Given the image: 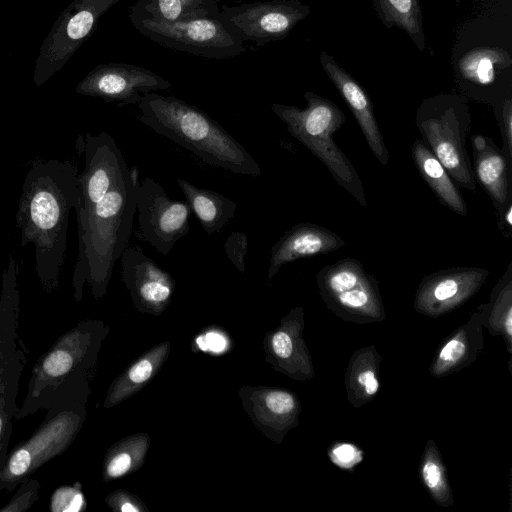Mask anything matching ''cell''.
I'll return each instance as SVG.
<instances>
[{
  "label": "cell",
  "mask_w": 512,
  "mask_h": 512,
  "mask_svg": "<svg viewBox=\"0 0 512 512\" xmlns=\"http://www.w3.org/2000/svg\"><path fill=\"white\" fill-rule=\"evenodd\" d=\"M77 166L70 160L33 159L26 171L16 211L20 245L35 249V272L43 290L59 287L66 261L70 211L78 192Z\"/></svg>",
  "instance_id": "6da1fadb"
},
{
  "label": "cell",
  "mask_w": 512,
  "mask_h": 512,
  "mask_svg": "<svg viewBox=\"0 0 512 512\" xmlns=\"http://www.w3.org/2000/svg\"><path fill=\"white\" fill-rule=\"evenodd\" d=\"M140 183L137 167L129 169L126 164L104 197L77 222L78 255L72 276L77 302L86 282L95 297L105 292L114 264L128 246Z\"/></svg>",
  "instance_id": "7a4b0ae2"
},
{
  "label": "cell",
  "mask_w": 512,
  "mask_h": 512,
  "mask_svg": "<svg viewBox=\"0 0 512 512\" xmlns=\"http://www.w3.org/2000/svg\"><path fill=\"white\" fill-rule=\"evenodd\" d=\"M137 105L144 125L205 163L241 175H261V167L245 147L199 108L156 92L143 94Z\"/></svg>",
  "instance_id": "3957f363"
},
{
  "label": "cell",
  "mask_w": 512,
  "mask_h": 512,
  "mask_svg": "<svg viewBox=\"0 0 512 512\" xmlns=\"http://www.w3.org/2000/svg\"><path fill=\"white\" fill-rule=\"evenodd\" d=\"M84 398L83 374L59 391L33 434L8 452L0 470V492L13 491L42 465L68 449L85 416Z\"/></svg>",
  "instance_id": "277c9868"
},
{
  "label": "cell",
  "mask_w": 512,
  "mask_h": 512,
  "mask_svg": "<svg viewBox=\"0 0 512 512\" xmlns=\"http://www.w3.org/2000/svg\"><path fill=\"white\" fill-rule=\"evenodd\" d=\"M304 98L305 108L273 103L271 110L286 124L287 131L325 165L337 184L366 207L361 178L333 138L346 116L333 101L314 92H305Z\"/></svg>",
  "instance_id": "5b68a950"
},
{
  "label": "cell",
  "mask_w": 512,
  "mask_h": 512,
  "mask_svg": "<svg viewBox=\"0 0 512 512\" xmlns=\"http://www.w3.org/2000/svg\"><path fill=\"white\" fill-rule=\"evenodd\" d=\"M415 123L422 141L453 181L475 191L477 182L466 149V136L472 123L468 98L448 93L427 97L416 111Z\"/></svg>",
  "instance_id": "8992f818"
},
{
  "label": "cell",
  "mask_w": 512,
  "mask_h": 512,
  "mask_svg": "<svg viewBox=\"0 0 512 512\" xmlns=\"http://www.w3.org/2000/svg\"><path fill=\"white\" fill-rule=\"evenodd\" d=\"M19 265L13 253L2 273L0 292V470L9 452L12 419L18 406L19 381L27 362V349L18 334Z\"/></svg>",
  "instance_id": "52a82bcc"
},
{
  "label": "cell",
  "mask_w": 512,
  "mask_h": 512,
  "mask_svg": "<svg viewBox=\"0 0 512 512\" xmlns=\"http://www.w3.org/2000/svg\"><path fill=\"white\" fill-rule=\"evenodd\" d=\"M93 336L90 323L79 322L39 357L33 366L26 396L16 411V420L48 409L69 381L83 375Z\"/></svg>",
  "instance_id": "ba28073f"
},
{
  "label": "cell",
  "mask_w": 512,
  "mask_h": 512,
  "mask_svg": "<svg viewBox=\"0 0 512 512\" xmlns=\"http://www.w3.org/2000/svg\"><path fill=\"white\" fill-rule=\"evenodd\" d=\"M316 282L326 306L342 319L368 323L385 318L378 282L359 260L344 258L323 266Z\"/></svg>",
  "instance_id": "9c48e42d"
},
{
  "label": "cell",
  "mask_w": 512,
  "mask_h": 512,
  "mask_svg": "<svg viewBox=\"0 0 512 512\" xmlns=\"http://www.w3.org/2000/svg\"><path fill=\"white\" fill-rule=\"evenodd\" d=\"M130 21L145 37L176 51L209 59H230L246 51L244 41L232 33L219 16L172 23L151 18Z\"/></svg>",
  "instance_id": "30bf717a"
},
{
  "label": "cell",
  "mask_w": 512,
  "mask_h": 512,
  "mask_svg": "<svg viewBox=\"0 0 512 512\" xmlns=\"http://www.w3.org/2000/svg\"><path fill=\"white\" fill-rule=\"evenodd\" d=\"M121 0H73L40 46L32 81L42 86L59 72L94 33L100 18Z\"/></svg>",
  "instance_id": "8fae6325"
},
{
  "label": "cell",
  "mask_w": 512,
  "mask_h": 512,
  "mask_svg": "<svg viewBox=\"0 0 512 512\" xmlns=\"http://www.w3.org/2000/svg\"><path fill=\"white\" fill-rule=\"evenodd\" d=\"M310 13L311 7L300 0H266L221 5L219 19L244 42L261 47L285 39Z\"/></svg>",
  "instance_id": "7c38bea8"
},
{
  "label": "cell",
  "mask_w": 512,
  "mask_h": 512,
  "mask_svg": "<svg viewBox=\"0 0 512 512\" xmlns=\"http://www.w3.org/2000/svg\"><path fill=\"white\" fill-rule=\"evenodd\" d=\"M137 209L143 239L162 255H168L190 230L188 202L171 199L152 178L140 183Z\"/></svg>",
  "instance_id": "4fadbf2b"
},
{
  "label": "cell",
  "mask_w": 512,
  "mask_h": 512,
  "mask_svg": "<svg viewBox=\"0 0 512 512\" xmlns=\"http://www.w3.org/2000/svg\"><path fill=\"white\" fill-rule=\"evenodd\" d=\"M172 84L144 67L110 62L96 65L77 84L76 93L106 102L138 104L143 94L169 89Z\"/></svg>",
  "instance_id": "5bb4252c"
},
{
  "label": "cell",
  "mask_w": 512,
  "mask_h": 512,
  "mask_svg": "<svg viewBox=\"0 0 512 512\" xmlns=\"http://www.w3.org/2000/svg\"><path fill=\"white\" fill-rule=\"evenodd\" d=\"M458 64L457 79L467 96L487 103L493 109L512 97L511 86L504 80V67H510L511 57L503 48L474 47Z\"/></svg>",
  "instance_id": "9a60e30c"
},
{
  "label": "cell",
  "mask_w": 512,
  "mask_h": 512,
  "mask_svg": "<svg viewBox=\"0 0 512 512\" xmlns=\"http://www.w3.org/2000/svg\"><path fill=\"white\" fill-rule=\"evenodd\" d=\"M489 271L480 267H451L425 276L416 291L414 308L439 316L464 304L483 286Z\"/></svg>",
  "instance_id": "2e32d148"
},
{
  "label": "cell",
  "mask_w": 512,
  "mask_h": 512,
  "mask_svg": "<svg viewBox=\"0 0 512 512\" xmlns=\"http://www.w3.org/2000/svg\"><path fill=\"white\" fill-rule=\"evenodd\" d=\"M320 64L354 115L373 155L386 166L389 152L379 129L370 97L363 87L325 51L320 53Z\"/></svg>",
  "instance_id": "e0dca14e"
},
{
  "label": "cell",
  "mask_w": 512,
  "mask_h": 512,
  "mask_svg": "<svg viewBox=\"0 0 512 512\" xmlns=\"http://www.w3.org/2000/svg\"><path fill=\"white\" fill-rule=\"evenodd\" d=\"M345 245L336 233L315 223H298L284 232L271 248L268 277L295 260L334 252Z\"/></svg>",
  "instance_id": "ac0fdd59"
},
{
  "label": "cell",
  "mask_w": 512,
  "mask_h": 512,
  "mask_svg": "<svg viewBox=\"0 0 512 512\" xmlns=\"http://www.w3.org/2000/svg\"><path fill=\"white\" fill-rule=\"evenodd\" d=\"M473 173L476 182L490 197L499 217L512 204L507 159L493 139L483 135L472 137Z\"/></svg>",
  "instance_id": "d6986e66"
},
{
  "label": "cell",
  "mask_w": 512,
  "mask_h": 512,
  "mask_svg": "<svg viewBox=\"0 0 512 512\" xmlns=\"http://www.w3.org/2000/svg\"><path fill=\"white\" fill-rule=\"evenodd\" d=\"M125 282L138 296L150 304H161L169 299L173 288L172 277L138 245L127 246L120 256Z\"/></svg>",
  "instance_id": "ffe728a7"
},
{
  "label": "cell",
  "mask_w": 512,
  "mask_h": 512,
  "mask_svg": "<svg viewBox=\"0 0 512 512\" xmlns=\"http://www.w3.org/2000/svg\"><path fill=\"white\" fill-rule=\"evenodd\" d=\"M485 322V304L478 307L468 323L455 332L444 343L431 373L442 377L469 365L482 347V327Z\"/></svg>",
  "instance_id": "44dd1931"
},
{
  "label": "cell",
  "mask_w": 512,
  "mask_h": 512,
  "mask_svg": "<svg viewBox=\"0 0 512 512\" xmlns=\"http://www.w3.org/2000/svg\"><path fill=\"white\" fill-rule=\"evenodd\" d=\"M411 154L420 176L434 192L440 204L458 215L466 216V201L457 185L421 139L414 140Z\"/></svg>",
  "instance_id": "7402d4cb"
},
{
  "label": "cell",
  "mask_w": 512,
  "mask_h": 512,
  "mask_svg": "<svg viewBox=\"0 0 512 512\" xmlns=\"http://www.w3.org/2000/svg\"><path fill=\"white\" fill-rule=\"evenodd\" d=\"M191 211L208 235L222 230L236 214L237 204L226 196L207 188L196 187L182 178L176 179Z\"/></svg>",
  "instance_id": "603a6c76"
},
{
  "label": "cell",
  "mask_w": 512,
  "mask_h": 512,
  "mask_svg": "<svg viewBox=\"0 0 512 512\" xmlns=\"http://www.w3.org/2000/svg\"><path fill=\"white\" fill-rule=\"evenodd\" d=\"M220 0H137L129 11L130 20L151 18L162 22H180L219 16Z\"/></svg>",
  "instance_id": "cb8c5ba5"
},
{
  "label": "cell",
  "mask_w": 512,
  "mask_h": 512,
  "mask_svg": "<svg viewBox=\"0 0 512 512\" xmlns=\"http://www.w3.org/2000/svg\"><path fill=\"white\" fill-rule=\"evenodd\" d=\"M378 19L386 28L404 31L416 48L426 49L423 15L419 0H371Z\"/></svg>",
  "instance_id": "d4e9b609"
},
{
  "label": "cell",
  "mask_w": 512,
  "mask_h": 512,
  "mask_svg": "<svg viewBox=\"0 0 512 512\" xmlns=\"http://www.w3.org/2000/svg\"><path fill=\"white\" fill-rule=\"evenodd\" d=\"M374 352L368 349L357 351L351 358L346 374V386L350 402L355 406L364 404L377 394L379 381L376 375Z\"/></svg>",
  "instance_id": "484cf974"
},
{
  "label": "cell",
  "mask_w": 512,
  "mask_h": 512,
  "mask_svg": "<svg viewBox=\"0 0 512 512\" xmlns=\"http://www.w3.org/2000/svg\"><path fill=\"white\" fill-rule=\"evenodd\" d=\"M427 445L421 462V477L435 501L441 506L453 503L445 467L432 441Z\"/></svg>",
  "instance_id": "4316f807"
},
{
  "label": "cell",
  "mask_w": 512,
  "mask_h": 512,
  "mask_svg": "<svg viewBox=\"0 0 512 512\" xmlns=\"http://www.w3.org/2000/svg\"><path fill=\"white\" fill-rule=\"evenodd\" d=\"M80 482L57 487L50 498L51 512H79L85 509L86 501Z\"/></svg>",
  "instance_id": "83f0119b"
},
{
  "label": "cell",
  "mask_w": 512,
  "mask_h": 512,
  "mask_svg": "<svg viewBox=\"0 0 512 512\" xmlns=\"http://www.w3.org/2000/svg\"><path fill=\"white\" fill-rule=\"evenodd\" d=\"M40 482L37 479L28 477L17 487L16 493L2 507L0 512H24L29 510L39 499Z\"/></svg>",
  "instance_id": "f1b7e54d"
},
{
  "label": "cell",
  "mask_w": 512,
  "mask_h": 512,
  "mask_svg": "<svg viewBox=\"0 0 512 512\" xmlns=\"http://www.w3.org/2000/svg\"><path fill=\"white\" fill-rule=\"evenodd\" d=\"M503 141V153L508 165L512 167V97L506 98L496 109H494Z\"/></svg>",
  "instance_id": "f546056e"
},
{
  "label": "cell",
  "mask_w": 512,
  "mask_h": 512,
  "mask_svg": "<svg viewBox=\"0 0 512 512\" xmlns=\"http://www.w3.org/2000/svg\"><path fill=\"white\" fill-rule=\"evenodd\" d=\"M224 250L231 263L240 272L245 270V257L248 250L247 236L243 232H232L225 241Z\"/></svg>",
  "instance_id": "4dcf8cb0"
},
{
  "label": "cell",
  "mask_w": 512,
  "mask_h": 512,
  "mask_svg": "<svg viewBox=\"0 0 512 512\" xmlns=\"http://www.w3.org/2000/svg\"><path fill=\"white\" fill-rule=\"evenodd\" d=\"M266 406L276 414H287L294 409V398L287 392L273 391L266 397Z\"/></svg>",
  "instance_id": "1f68e13d"
},
{
  "label": "cell",
  "mask_w": 512,
  "mask_h": 512,
  "mask_svg": "<svg viewBox=\"0 0 512 512\" xmlns=\"http://www.w3.org/2000/svg\"><path fill=\"white\" fill-rule=\"evenodd\" d=\"M331 455L337 465L345 468L360 460L359 451L350 444L338 445L332 450Z\"/></svg>",
  "instance_id": "d6a6232c"
},
{
  "label": "cell",
  "mask_w": 512,
  "mask_h": 512,
  "mask_svg": "<svg viewBox=\"0 0 512 512\" xmlns=\"http://www.w3.org/2000/svg\"><path fill=\"white\" fill-rule=\"evenodd\" d=\"M131 466V458L126 453H120L110 459L106 466L108 477L115 478L125 474Z\"/></svg>",
  "instance_id": "836d02e7"
},
{
  "label": "cell",
  "mask_w": 512,
  "mask_h": 512,
  "mask_svg": "<svg viewBox=\"0 0 512 512\" xmlns=\"http://www.w3.org/2000/svg\"><path fill=\"white\" fill-rule=\"evenodd\" d=\"M273 350L280 358H288L293 351V343L286 333L277 332L272 339Z\"/></svg>",
  "instance_id": "e575fe53"
},
{
  "label": "cell",
  "mask_w": 512,
  "mask_h": 512,
  "mask_svg": "<svg viewBox=\"0 0 512 512\" xmlns=\"http://www.w3.org/2000/svg\"><path fill=\"white\" fill-rule=\"evenodd\" d=\"M151 373V363L148 360H141L131 368L129 377L134 383H142L151 376Z\"/></svg>",
  "instance_id": "d590c367"
},
{
  "label": "cell",
  "mask_w": 512,
  "mask_h": 512,
  "mask_svg": "<svg viewBox=\"0 0 512 512\" xmlns=\"http://www.w3.org/2000/svg\"><path fill=\"white\" fill-rule=\"evenodd\" d=\"M498 227L502 230L504 236L511 235L512 229V204L498 217Z\"/></svg>",
  "instance_id": "8d00e7d4"
},
{
  "label": "cell",
  "mask_w": 512,
  "mask_h": 512,
  "mask_svg": "<svg viewBox=\"0 0 512 512\" xmlns=\"http://www.w3.org/2000/svg\"><path fill=\"white\" fill-rule=\"evenodd\" d=\"M121 510L123 512H136L138 511L137 508H135L132 504L130 503H124L122 506H121Z\"/></svg>",
  "instance_id": "74e56055"
}]
</instances>
